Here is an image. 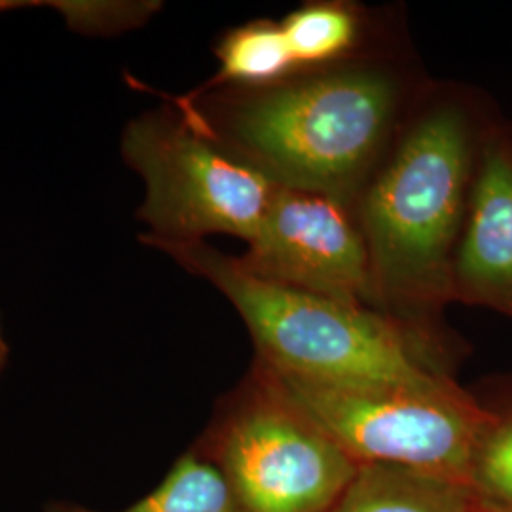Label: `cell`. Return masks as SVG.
Wrapping results in <instances>:
<instances>
[{
	"mask_svg": "<svg viewBox=\"0 0 512 512\" xmlns=\"http://www.w3.org/2000/svg\"><path fill=\"white\" fill-rule=\"evenodd\" d=\"M427 90L397 61L365 54L268 88L165 101L277 186L355 205Z\"/></svg>",
	"mask_w": 512,
	"mask_h": 512,
	"instance_id": "1",
	"label": "cell"
},
{
	"mask_svg": "<svg viewBox=\"0 0 512 512\" xmlns=\"http://www.w3.org/2000/svg\"><path fill=\"white\" fill-rule=\"evenodd\" d=\"M492 126L471 95L429 88L355 202L376 310L439 344L440 311L454 302L452 264Z\"/></svg>",
	"mask_w": 512,
	"mask_h": 512,
	"instance_id": "2",
	"label": "cell"
},
{
	"mask_svg": "<svg viewBox=\"0 0 512 512\" xmlns=\"http://www.w3.org/2000/svg\"><path fill=\"white\" fill-rule=\"evenodd\" d=\"M213 285L239 313L256 363L330 384H429L448 370L444 344L378 311L270 283L209 241L154 247Z\"/></svg>",
	"mask_w": 512,
	"mask_h": 512,
	"instance_id": "3",
	"label": "cell"
},
{
	"mask_svg": "<svg viewBox=\"0 0 512 512\" xmlns=\"http://www.w3.org/2000/svg\"><path fill=\"white\" fill-rule=\"evenodd\" d=\"M192 448L219 469L239 512H327L361 467L258 363Z\"/></svg>",
	"mask_w": 512,
	"mask_h": 512,
	"instance_id": "4",
	"label": "cell"
},
{
	"mask_svg": "<svg viewBox=\"0 0 512 512\" xmlns=\"http://www.w3.org/2000/svg\"><path fill=\"white\" fill-rule=\"evenodd\" d=\"M120 156L145 184L137 219L147 228L139 241L150 249L211 236L249 243L279 188L192 128L169 101L126 122Z\"/></svg>",
	"mask_w": 512,
	"mask_h": 512,
	"instance_id": "5",
	"label": "cell"
},
{
	"mask_svg": "<svg viewBox=\"0 0 512 512\" xmlns=\"http://www.w3.org/2000/svg\"><path fill=\"white\" fill-rule=\"evenodd\" d=\"M266 370L357 465H397L469 484L490 410L454 376L429 384H330Z\"/></svg>",
	"mask_w": 512,
	"mask_h": 512,
	"instance_id": "6",
	"label": "cell"
},
{
	"mask_svg": "<svg viewBox=\"0 0 512 512\" xmlns=\"http://www.w3.org/2000/svg\"><path fill=\"white\" fill-rule=\"evenodd\" d=\"M238 258L247 272L270 283L378 311L355 205L338 198L279 186Z\"/></svg>",
	"mask_w": 512,
	"mask_h": 512,
	"instance_id": "7",
	"label": "cell"
},
{
	"mask_svg": "<svg viewBox=\"0 0 512 512\" xmlns=\"http://www.w3.org/2000/svg\"><path fill=\"white\" fill-rule=\"evenodd\" d=\"M452 300L512 319V128L494 122L452 264Z\"/></svg>",
	"mask_w": 512,
	"mask_h": 512,
	"instance_id": "8",
	"label": "cell"
},
{
	"mask_svg": "<svg viewBox=\"0 0 512 512\" xmlns=\"http://www.w3.org/2000/svg\"><path fill=\"white\" fill-rule=\"evenodd\" d=\"M467 482L397 465H361L327 512H478Z\"/></svg>",
	"mask_w": 512,
	"mask_h": 512,
	"instance_id": "9",
	"label": "cell"
},
{
	"mask_svg": "<svg viewBox=\"0 0 512 512\" xmlns=\"http://www.w3.org/2000/svg\"><path fill=\"white\" fill-rule=\"evenodd\" d=\"M219 69L194 90H258L279 84L300 69L294 63L281 21L253 19L220 35L215 48Z\"/></svg>",
	"mask_w": 512,
	"mask_h": 512,
	"instance_id": "10",
	"label": "cell"
},
{
	"mask_svg": "<svg viewBox=\"0 0 512 512\" xmlns=\"http://www.w3.org/2000/svg\"><path fill=\"white\" fill-rule=\"evenodd\" d=\"M281 27L300 73L366 54L365 10L353 2H308L281 19Z\"/></svg>",
	"mask_w": 512,
	"mask_h": 512,
	"instance_id": "11",
	"label": "cell"
},
{
	"mask_svg": "<svg viewBox=\"0 0 512 512\" xmlns=\"http://www.w3.org/2000/svg\"><path fill=\"white\" fill-rule=\"evenodd\" d=\"M42 512H103L69 499H52ZM120 512H239L219 469L190 448L173 463L162 482Z\"/></svg>",
	"mask_w": 512,
	"mask_h": 512,
	"instance_id": "12",
	"label": "cell"
},
{
	"mask_svg": "<svg viewBox=\"0 0 512 512\" xmlns=\"http://www.w3.org/2000/svg\"><path fill=\"white\" fill-rule=\"evenodd\" d=\"M484 403L490 420L476 444L469 486L484 507L512 512V385Z\"/></svg>",
	"mask_w": 512,
	"mask_h": 512,
	"instance_id": "13",
	"label": "cell"
},
{
	"mask_svg": "<svg viewBox=\"0 0 512 512\" xmlns=\"http://www.w3.org/2000/svg\"><path fill=\"white\" fill-rule=\"evenodd\" d=\"M65 27L86 38H118L143 29L164 10L158 0H44Z\"/></svg>",
	"mask_w": 512,
	"mask_h": 512,
	"instance_id": "14",
	"label": "cell"
},
{
	"mask_svg": "<svg viewBox=\"0 0 512 512\" xmlns=\"http://www.w3.org/2000/svg\"><path fill=\"white\" fill-rule=\"evenodd\" d=\"M33 8H44V0H0V16Z\"/></svg>",
	"mask_w": 512,
	"mask_h": 512,
	"instance_id": "15",
	"label": "cell"
},
{
	"mask_svg": "<svg viewBox=\"0 0 512 512\" xmlns=\"http://www.w3.org/2000/svg\"><path fill=\"white\" fill-rule=\"evenodd\" d=\"M8 359H10V346H8V340H6V334H4L2 313H0V382H2L4 370H6V366H8Z\"/></svg>",
	"mask_w": 512,
	"mask_h": 512,
	"instance_id": "16",
	"label": "cell"
},
{
	"mask_svg": "<svg viewBox=\"0 0 512 512\" xmlns=\"http://www.w3.org/2000/svg\"><path fill=\"white\" fill-rule=\"evenodd\" d=\"M478 512H503V511H495V509H490V507H484L482 503H480V511Z\"/></svg>",
	"mask_w": 512,
	"mask_h": 512,
	"instance_id": "17",
	"label": "cell"
}]
</instances>
